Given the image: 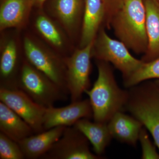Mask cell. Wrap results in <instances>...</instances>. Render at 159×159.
Segmentation results:
<instances>
[{
    "mask_svg": "<svg viewBox=\"0 0 159 159\" xmlns=\"http://www.w3.org/2000/svg\"><path fill=\"white\" fill-rule=\"evenodd\" d=\"M156 84L159 87V80H157L156 83Z\"/></svg>",
    "mask_w": 159,
    "mask_h": 159,
    "instance_id": "26",
    "label": "cell"
},
{
    "mask_svg": "<svg viewBox=\"0 0 159 159\" xmlns=\"http://www.w3.org/2000/svg\"><path fill=\"white\" fill-rule=\"evenodd\" d=\"M92 118L93 110L89 99H80L63 107L52 106L46 108L43 127L45 130L57 126L69 127L80 119Z\"/></svg>",
    "mask_w": 159,
    "mask_h": 159,
    "instance_id": "10",
    "label": "cell"
},
{
    "mask_svg": "<svg viewBox=\"0 0 159 159\" xmlns=\"http://www.w3.org/2000/svg\"><path fill=\"white\" fill-rule=\"evenodd\" d=\"M114 33L129 49L145 54L148 48L144 0H123L110 24Z\"/></svg>",
    "mask_w": 159,
    "mask_h": 159,
    "instance_id": "2",
    "label": "cell"
},
{
    "mask_svg": "<svg viewBox=\"0 0 159 159\" xmlns=\"http://www.w3.org/2000/svg\"><path fill=\"white\" fill-rule=\"evenodd\" d=\"M144 2L148 45L142 60L148 62L159 57V3L154 0H144Z\"/></svg>",
    "mask_w": 159,
    "mask_h": 159,
    "instance_id": "17",
    "label": "cell"
},
{
    "mask_svg": "<svg viewBox=\"0 0 159 159\" xmlns=\"http://www.w3.org/2000/svg\"><path fill=\"white\" fill-rule=\"evenodd\" d=\"M104 6V21L109 23L117 11L122 7L123 0H102Z\"/></svg>",
    "mask_w": 159,
    "mask_h": 159,
    "instance_id": "24",
    "label": "cell"
},
{
    "mask_svg": "<svg viewBox=\"0 0 159 159\" xmlns=\"http://www.w3.org/2000/svg\"><path fill=\"white\" fill-rule=\"evenodd\" d=\"M129 89L125 108L150 132L159 149V87L143 83Z\"/></svg>",
    "mask_w": 159,
    "mask_h": 159,
    "instance_id": "3",
    "label": "cell"
},
{
    "mask_svg": "<svg viewBox=\"0 0 159 159\" xmlns=\"http://www.w3.org/2000/svg\"><path fill=\"white\" fill-rule=\"evenodd\" d=\"M156 2H157L158 3H159V0H154Z\"/></svg>",
    "mask_w": 159,
    "mask_h": 159,
    "instance_id": "27",
    "label": "cell"
},
{
    "mask_svg": "<svg viewBox=\"0 0 159 159\" xmlns=\"http://www.w3.org/2000/svg\"><path fill=\"white\" fill-rule=\"evenodd\" d=\"M24 49L26 60L69 94L63 58L31 36L24 39Z\"/></svg>",
    "mask_w": 159,
    "mask_h": 159,
    "instance_id": "6",
    "label": "cell"
},
{
    "mask_svg": "<svg viewBox=\"0 0 159 159\" xmlns=\"http://www.w3.org/2000/svg\"><path fill=\"white\" fill-rule=\"evenodd\" d=\"M107 126L112 138L135 146L143 125L138 119L121 111L112 117L107 122Z\"/></svg>",
    "mask_w": 159,
    "mask_h": 159,
    "instance_id": "16",
    "label": "cell"
},
{
    "mask_svg": "<svg viewBox=\"0 0 159 159\" xmlns=\"http://www.w3.org/2000/svg\"><path fill=\"white\" fill-rule=\"evenodd\" d=\"M0 159H25L18 142L0 132Z\"/></svg>",
    "mask_w": 159,
    "mask_h": 159,
    "instance_id": "22",
    "label": "cell"
},
{
    "mask_svg": "<svg viewBox=\"0 0 159 159\" xmlns=\"http://www.w3.org/2000/svg\"><path fill=\"white\" fill-rule=\"evenodd\" d=\"M126 46L113 39L103 27L100 28L93 43L92 56L96 60L111 63L122 74L123 80L129 78L142 66L143 61L134 57Z\"/></svg>",
    "mask_w": 159,
    "mask_h": 159,
    "instance_id": "5",
    "label": "cell"
},
{
    "mask_svg": "<svg viewBox=\"0 0 159 159\" xmlns=\"http://www.w3.org/2000/svg\"><path fill=\"white\" fill-rule=\"evenodd\" d=\"M0 131L17 142L34 134L31 126L24 119L1 101Z\"/></svg>",
    "mask_w": 159,
    "mask_h": 159,
    "instance_id": "18",
    "label": "cell"
},
{
    "mask_svg": "<svg viewBox=\"0 0 159 159\" xmlns=\"http://www.w3.org/2000/svg\"><path fill=\"white\" fill-rule=\"evenodd\" d=\"M45 5L67 33L74 34L83 19L84 0H47Z\"/></svg>",
    "mask_w": 159,
    "mask_h": 159,
    "instance_id": "12",
    "label": "cell"
},
{
    "mask_svg": "<svg viewBox=\"0 0 159 159\" xmlns=\"http://www.w3.org/2000/svg\"><path fill=\"white\" fill-rule=\"evenodd\" d=\"M33 7V0H1V31L25 26Z\"/></svg>",
    "mask_w": 159,
    "mask_h": 159,
    "instance_id": "13",
    "label": "cell"
},
{
    "mask_svg": "<svg viewBox=\"0 0 159 159\" xmlns=\"http://www.w3.org/2000/svg\"><path fill=\"white\" fill-rule=\"evenodd\" d=\"M152 79H159V57L148 62L143 61L142 66L123 81L125 87L130 88Z\"/></svg>",
    "mask_w": 159,
    "mask_h": 159,
    "instance_id": "21",
    "label": "cell"
},
{
    "mask_svg": "<svg viewBox=\"0 0 159 159\" xmlns=\"http://www.w3.org/2000/svg\"><path fill=\"white\" fill-rule=\"evenodd\" d=\"M35 29L40 36L52 47L58 50L65 47V34L57 23L43 12L37 16L34 22Z\"/></svg>",
    "mask_w": 159,
    "mask_h": 159,
    "instance_id": "20",
    "label": "cell"
},
{
    "mask_svg": "<svg viewBox=\"0 0 159 159\" xmlns=\"http://www.w3.org/2000/svg\"><path fill=\"white\" fill-rule=\"evenodd\" d=\"M0 101L24 119L34 134L45 131L43 119L46 108L37 104L23 91L18 89L0 88Z\"/></svg>",
    "mask_w": 159,
    "mask_h": 159,
    "instance_id": "9",
    "label": "cell"
},
{
    "mask_svg": "<svg viewBox=\"0 0 159 159\" xmlns=\"http://www.w3.org/2000/svg\"><path fill=\"white\" fill-rule=\"evenodd\" d=\"M66 127L57 126L50 129L18 142L25 159L41 158L61 136Z\"/></svg>",
    "mask_w": 159,
    "mask_h": 159,
    "instance_id": "14",
    "label": "cell"
},
{
    "mask_svg": "<svg viewBox=\"0 0 159 159\" xmlns=\"http://www.w3.org/2000/svg\"><path fill=\"white\" fill-rule=\"evenodd\" d=\"M17 88L46 108L54 106L58 101L66 100L68 94L25 59L18 77Z\"/></svg>",
    "mask_w": 159,
    "mask_h": 159,
    "instance_id": "4",
    "label": "cell"
},
{
    "mask_svg": "<svg viewBox=\"0 0 159 159\" xmlns=\"http://www.w3.org/2000/svg\"><path fill=\"white\" fill-rule=\"evenodd\" d=\"M73 126L84 134L93 145L95 154L101 157L112 138L107 123L92 122L89 119H82Z\"/></svg>",
    "mask_w": 159,
    "mask_h": 159,
    "instance_id": "19",
    "label": "cell"
},
{
    "mask_svg": "<svg viewBox=\"0 0 159 159\" xmlns=\"http://www.w3.org/2000/svg\"><path fill=\"white\" fill-rule=\"evenodd\" d=\"M18 51L17 43L14 39L7 38L1 43L0 88L18 89V77L23 62L20 61Z\"/></svg>",
    "mask_w": 159,
    "mask_h": 159,
    "instance_id": "11",
    "label": "cell"
},
{
    "mask_svg": "<svg viewBox=\"0 0 159 159\" xmlns=\"http://www.w3.org/2000/svg\"><path fill=\"white\" fill-rule=\"evenodd\" d=\"M89 142L74 126L66 127L60 139L41 157L43 159H99L90 150Z\"/></svg>",
    "mask_w": 159,
    "mask_h": 159,
    "instance_id": "8",
    "label": "cell"
},
{
    "mask_svg": "<svg viewBox=\"0 0 159 159\" xmlns=\"http://www.w3.org/2000/svg\"><path fill=\"white\" fill-rule=\"evenodd\" d=\"M46 1L47 0H33L34 6L40 9H42Z\"/></svg>",
    "mask_w": 159,
    "mask_h": 159,
    "instance_id": "25",
    "label": "cell"
},
{
    "mask_svg": "<svg viewBox=\"0 0 159 159\" xmlns=\"http://www.w3.org/2000/svg\"><path fill=\"white\" fill-rule=\"evenodd\" d=\"M93 43L77 49L70 57L63 58L66 84L71 102L80 100L83 94L89 89Z\"/></svg>",
    "mask_w": 159,
    "mask_h": 159,
    "instance_id": "7",
    "label": "cell"
},
{
    "mask_svg": "<svg viewBox=\"0 0 159 159\" xmlns=\"http://www.w3.org/2000/svg\"><path fill=\"white\" fill-rule=\"evenodd\" d=\"M102 0H84L80 48L93 42L104 20Z\"/></svg>",
    "mask_w": 159,
    "mask_h": 159,
    "instance_id": "15",
    "label": "cell"
},
{
    "mask_svg": "<svg viewBox=\"0 0 159 159\" xmlns=\"http://www.w3.org/2000/svg\"><path fill=\"white\" fill-rule=\"evenodd\" d=\"M97 80L84 93L89 97L94 121L107 123L115 114L125 108L128 91L119 87L108 62L97 60Z\"/></svg>",
    "mask_w": 159,
    "mask_h": 159,
    "instance_id": "1",
    "label": "cell"
},
{
    "mask_svg": "<svg viewBox=\"0 0 159 159\" xmlns=\"http://www.w3.org/2000/svg\"><path fill=\"white\" fill-rule=\"evenodd\" d=\"M139 140L142 145V159H159V154L151 142L146 129L143 127L140 132Z\"/></svg>",
    "mask_w": 159,
    "mask_h": 159,
    "instance_id": "23",
    "label": "cell"
}]
</instances>
